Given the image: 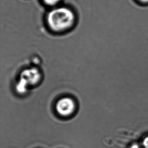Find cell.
<instances>
[{"label": "cell", "mask_w": 148, "mask_h": 148, "mask_svg": "<svg viewBox=\"0 0 148 148\" xmlns=\"http://www.w3.org/2000/svg\"><path fill=\"white\" fill-rule=\"evenodd\" d=\"M21 77V82L24 83L23 86L25 88L27 84L34 86L38 84L40 80V73L36 68H29L22 72Z\"/></svg>", "instance_id": "obj_3"}, {"label": "cell", "mask_w": 148, "mask_h": 148, "mask_svg": "<svg viewBox=\"0 0 148 148\" xmlns=\"http://www.w3.org/2000/svg\"><path fill=\"white\" fill-rule=\"evenodd\" d=\"M140 2H141L143 3H148V0H138Z\"/></svg>", "instance_id": "obj_7"}, {"label": "cell", "mask_w": 148, "mask_h": 148, "mask_svg": "<svg viewBox=\"0 0 148 148\" xmlns=\"http://www.w3.org/2000/svg\"><path fill=\"white\" fill-rule=\"evenodd\" d=\"M45 4L49 6H54L58 4L60 0H43Z\"/></svg>", "instance_id": "obj_4"}, {"label": "cell", "mask_w": 148, "mask_h": 148, "mask_svg": "<svg viewBox=\"0 0 148 148\" xmlns=\"http://www.w3.org/2000/svg\"><path fill=\"white\" fill-rule=\"evenodd\" d=\"M130 148H140V147L138 146V145L134 144Z\"/></svg>", "instance_id": "obj_6"}, {"label": "cell", "mask_w": 148, "mask_h": 148, "mask_svg": "<svg viewBox=\"0 0 148 148\" xmlns=\"http://www.w3.org/2000/svg\"><path fill=\"white\" fill-rule=\"evenodd\" d=\"M75 22V16L70 9L64 7L51 10L47 17V23L52 32L62 34L73 27Z\"/></svg>", "instance_id": "obj_1"}, {"label": "cell", "mask_w": 148, "mask_h": 148, "mask_svg": "<svg viewBox=\"0 0 148 148\" xmlns=\"http://www.w3.org/2000/svg\"><path fill=\"white\" fill-rule=\"evenodd\" d=\"M56 110L61 116H70L74 113L76 109V102L73 99L65 97L59 99L56 104Z\"/></svg>", "instance_id": "obj_2"}, {"label": "cell", "mask_w": 148, "mask_h": 148, "mask_svg": "<svg viewBox=\"0 0 148 148\" xmlns=\"http://www.w3.org/2000/svg\"><path fill=\"white\" fill-rule=\"evenodd\" d=\"M143 145L144 148H148V136H147L146 138L144 140Z\"/></svg>", "instance_id": "obj_5"}]
</instances>
